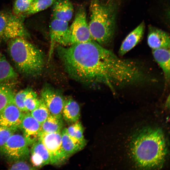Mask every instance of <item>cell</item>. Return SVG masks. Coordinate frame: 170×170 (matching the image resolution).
Segmentation results:
<instances>
[{
  "instance_id": "obj_8",
  "label": "cell",
  "mask_w": 170,
  "mask_h": 170,
  "mask_svg": "<svg viewBox=\"0 0 170 170\" xmlns=\"http://www.w3.org/2000/svg\"><path fill=\"white\" fill-rule=\"evenodd\" d=\"M69 46L93 40L90 32L84 8L81 7L77 10L75 19L70 27Z\"/></svg>"
},
{
  "instance_id": "obj_19",
  "label": "cell",
  "mask_w": 170,
  "mask_h": 170,
  "mask_svg": "<svg viewBox=\"0 0 170 170\" xmlns=\"http://www.w3.org/2000/svg\"><path fill=\"white\" fill-rule=\"evenodd\" d=\"M61 140L63 148L69 157L82 150L86 145L72 139L67 133L66 128L61 131Z\"/></svg>"
},
{
  "instance_id": "obj_28",
  "label": "cell",
  "mask_w": 170,
  "mask_h": 170,
  "mask_svg": "<svg viewBox=\"0 0 170 170\" xmlns=\"http://www.w3.org/2000/svg\"><path fill=\"white\" fill-rule=\"evenodd\" d=\"M31 89L30 88H27L22 90L14 94V97L13 102L24 112H27L24 105V101L26 95Z\"/></svg>"
},
{
  "instance_id": "obj_16",
  "label": "cell",
  "mask_w": 170,
  "mask_h": 170,
  "mask_svg": "<svg viewBox=\"0 0 170 170\" xmlns=\"http://www.w3.org/2000/svg\"><path fill=\"white\" fill-rule=\"evenodd\" d=\"M52 6L53 18L68 22L71 19L73 7L70 0H57Z\"/></svg>"
},
{
  "instance_id": "obj_17",
  "label": "cell",
  "mask_w": 170,
  "mask_h": 170,
  "mask_svg": "<svg viewBox=\"0 0 170 170\" xmlns=\"http://www.w3.org/2000/svg\"><path fill=\"white\" fill-rule=\"evenodd\" d=\"M62 115L68 123H73L79 121L80 109L78 103L71 98L65 97Z\"/></svg>"
},
{
  "instance_id": "obj_2",
  "label": "cell",
  "mask_w": 170,
  "mask_h": 170,
  "mask_svg": "<svg viewBox=\"0 0 170 170\" xmlns=\"http://www.w3.org/2000/svg\"><path fill=\"white\" fill-rule=\"evenodd\" d=\"M58 56L73 79L86 84L116 89L140 82L144 72L136 62L121 59L94 40L68 47L58 45Z\"/></svg>"
},
{
  "instance_id": "obj_4",
  "label": "cell",
  "mask_w": 170,
  "mask_h": 170,
  "mask_svg": "<svg viewBox=\"0 0 170 170\" xmlns=\"http://www.w3.org/2000/svg\"><path fill=\"white\" fill-rule=\"evenodd\" d=\"M8 49L12 61L21 73L31 77L41 73L44 65V54L25 38L16 37L9 40Z\"/></svg>"
},
{
  "instance_id": "obj_15",
  "label": "cell",
  "mask_w": 170,
  "mask_h": 170,
  "mask_svg": "<svg viewBox=\"0 0 170 170\" xmlns=\"http://www.w3.org/2000/svg\"><path fill=\"white\" fill-rule=\"evenodd\" d=\"M144 23L142 22L126 37L119 48V55H124L140 41L144 35Z\"/></svg>"
},
{
  "instance_id": "obj_12",
  "label": "cell",
  "mask_w": 170,
  "mask_h": 170,
  "mask_svg": "<svg viewBox=\"0 0 170 170\" xmlns=\"http://www.w3.org/2000/svg\"><path fill=\"white\" fill-rule=\"evenodd\" d=\"M29 145H31L38 138L41 132V124L29 112H24L20 128Z\"/></svg>"
},
{
  "instance_id": "obj_29",
  "label": "cell",
  "mask_w": 170,
  "mask_h": 170,
  "mask_svg": "<svg viewBox=\"0 0 170 170\" xmlns=\"http://www.w3.org/2000/svg\"><path fill=\"white\" fill-rule=\"evenodd\" d=\"M16 131L0 125V147L5 144L10 137Z\"/></svg>"
},
{
  "instance_id": "obj_5",
  "label": "cell",
  "mask_w": 170,
  "mask_h": 170,
  "mask_svg": "<svg viewBox=\"0 0 170 170\" xmlns=\"http://www.w3.org/2000/svg\"><path fill=\"white\" fill-rule=\"evenodd\" d=\"M23 19L13 13L0 11V39L9 40L16 37H29Z\"/></svg>"
},
{
  "instance_id": "obj_6",
  "label": "cell",
  "mask_w": 170,
  "mask_h": 170,
  "mask_svg": "<svg viewBox=\"0 0 170 170\" xmlns=\"http://www.w3.org/2000/svg\"><path fill=\"white\" fill-rule=\"evenodd\" d=\"M38 138L42 142L48 151L51 164L59 166L62 165L69 157L62 146L61 132L54 133L40 132Z\"/></svg>"
},
{
  "instance_id": "obj_14",
  "label": "cell",
  "mask_w": 170,
  "mask_h": 170,
  "mask_svg": "<svg viewBox=\"0 0 170 170\" xmlns=\"http://www.w3.org/2000/svg\"><path fill=\"white\" fill-rule=\"evenodd\" d=\"M30 152L31 161L35 168L42 167L50 163L48 151L39 138L31 144Z\"/></svg>"
},
{
  "instance_id": "obj_21",
  "label": "cell",
  "mask_w": 170,
  "mask_h": 170,
  "mask_svg": "<svg viewBox=\"0 0 170 170\" xmlns=\"http://www.w3.org/2000/svg\"><path fill=\"white\" fill-rule=\"evenodd\" d=\"M17 74L4 55L0 53V82L14 79Z\"/></svg>"
},
{
  "instance_id": "obj_24",
  "label": "cell",
  "mask_w": 170,
  "mask_h": 170,
  "mask_svg": "<svg viewBox=\"0 0 170 170\" xmlns=\"http://www.w3.org/2000/svg\"><path fill=\"white\" fill-rule=\"evenodd\" d=\"M30 113L32 116L41 124L51 114L48 107L41 98L38 106Z\"/></svg>"
},
{
  "instance_id": "obj_27",
  "label": "cell",
  "mask_w": 170,
  "mask_h": 170,
  "mask_svg": "<svg viewBox=\"0 0 170 170\" xmlns=\"http://www.w3.org/2000/svg\"><path fill=\"white\" fill-rule=\"evenodd\" d=\"M40 102L36 93L31 89L26 95L24 104L27 111L31 112L38 106Z\"/></svg>"
},
{
  "instance_id": "obj_25",
  "label": "cell",
  "mask_w": 170,
  "mask_h": 170,
  "mask_svg": "<svg viewBox=\"0 0 170 170\" xmlns=\"http://www.w3.org/2000/svg\"><path fill=\"white\" fill-rule=\"evenodd\" d=\"M14 95L11 88L6 85L0 84V111L13 101Z\"/></svg>"
},
{
  "instance_id": "obj_7",
  "label": "cell",
  "mask_w": 170,
  "mask_h": 170,
  "mask_svg": "<svg viewBox=\"0 0 170 170\" xmlns=\"http://www.w3.org/2000/svg\"><path fill=\"white\" fill-rule=\"evenodd\" d=\"M15 133L0 147L1 154L13 162L26 159L30 152L29 145L23 135Z\"/></svg>"
},
{
  "instance_id": "obj_13",
  "label": "cell",
  "mask_w": 170,
  "mask_h": 170,
  "mask_svg": "<svg viewBox=\"0 0 170 170\" xmlns=\"http://www.w3.org/2000/svg\"><path fill=\"white\" fill-rule=\"evenodd\" d=\"M147 43L152 49L160 48H170L169 34L161 29L150 26L148 27Z\"/></svg>"
},
{
  "instance_id": "obj_11",
  "label": "cell",
  "mask_w": 170,
  "mask_h": 170,
  "mask_svg": "<svg viewBox=\"0 0 170 170\" xmlns=\"http://www.w3.org/2000/svg\"><path fill=\"white\" fill-rule=\"evenodd\" d=\"M50 35L52 45L56 43L60 45L69 46L70 32L68 22L52 18L50 25Z\"/></svg>"
},
{
  "instance_id": "obj_1",
  "label": "cell",
  "mask_w": 170,
  "mask_h": 170,
  "mask_svg": "<svg viewBox=\"0 0 170 170\" xmlns=\"http://www.w3.org/2000/svg\"><path fill=\"white\" fill-rule=\"evenodd\" d=\"M156 114L133 112L113 123L112 165L142 169L165 166L169 153L168 129Z\"/></svg>"
},
{
  "instance_id": "obj_10",
  "label": "cell",
  "mask_w": 170,
  "mask_h": 170,
  "mask_svg": "<svg viewBox=\"0 0 170 170\" xmlns=\"http://www.w3.org/2000/svg\"><path fill=\"white\" fill-rule=\"evenodd\" d=\"M24 113L13 101L0 111V125L16 131L20 128Z\"/></svg>"
},
{
  "instance_id": "obj_23",
  "label": "cell",
  "mask_w": 170,
  "mask_h": 170,
  "mask_svg": "<svg viewBox=\"0 0 170 170\" xmlns=\"http://www.w3.org/2000/svg\"><path fill=\"white\" fill-rule=\"evenodd\" d=\"M57 0H34L23 17L35 14L52 6Z\"/></svg>"
},
{
  "instance_id": "obj_22",
  "label": "cell",
  "mask_w": 170,
  "mask_h": 170,
  "mask_svg": "<svg viewBox=\"0 0 170 170\" xmlns=\"http://www.w3.org/2000/svg\"><path fill=\"white\" fill-rule=\"evenodd\" d=\"M67 133L73 140L86 144L83 136L84 128L80 122L78 121L66 128Z\"/></svg>"
},
{
  "instance_id": "obj_9",
  "label": "cell",
  "mask_w": 170,
  "mask_h": 170,
  "mask_svg": "<svg viewBox=\"0 0 170 170\" xmlns=\"http://www.w3.org/2000/svg\"><path fill=\"white\" fill-rule=\"evenodd\" d=\"M41 95L51 114L62 115L65 97L61 92L49 85H46L42 89Z\"/></svg>"
},
{
  "instance_id": "obj_3",
  "label": "cell",
  "mask_w": 170,
  "mask_h": 170,
  "mask_svg": "<svg viewBox=\"0 0 170 170\" xmlns=\"http://www.w3.org/2000/svg\"><path fill=\"white\" fill-rule=\"evenodd\" d=\"M118 7L115 0H91L89 30L93 39L101 45L110 43L113 37Z\"/></svg>"
},
{
  "instance_id": "obj_30",
  "label": "cell",
  "mask_w": 170,
  "mask_h": 170,
  "mask_svg": "<svg viewBox=\"0 0 170 170\" xmlns=\"http://www.w3.org/2000/svg\"><path fill=\"white\" fill-rule=\"evenodd\" d=\"M10 170H35L33 166H31L24 160H20L15 162L10 167Z\"/></svg>"
},
{
  "instance_id": "obj_20",
  "label": "cell",
  "mask_w": 170,
  "mask_h": 170,
  "mask_svg": "<svg viewBox=\"0 0 170 170\" xmlns=\"http://www.w3.org/2000/svg\"><path fill=\"white\" fill-rule=\"evenodd\" d=\"M64 126L62 115L50 114L41 124V132L46 133H54L61 132Z\"/></svg>"
},
{
  "instance_id": "obj_18",
  "label": "cell",
  "mask_w": 170,
  "mask_h": 170,
  "mask_svg": "<svg viewBox=\"0 0 170 170\" xmlns=\"http://www.w3.org/2000/svg\"><path fill=\"white\" fill-rule=\"evenodd\" d=\"M152 54L155 61L162 71L166 82H168L170 77V48L152 49Z\"/></svg>"
},
{
  "instance_id": "obj_26",
  "label": "cell",
  "mask_w": 170,
  "mask_h": 170,
  "mask_svg": "<svg viewBox=\"0 0 170 170\" xmlns=\"http://www.w3.org/2000/svg\"><path fill=\"white\" fill-rule=\"evenodd\" d=\"M34 0H15L13 7V14L23 17Z\"/></svg>"
}]
</instances>
